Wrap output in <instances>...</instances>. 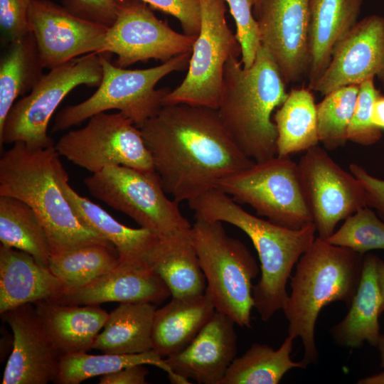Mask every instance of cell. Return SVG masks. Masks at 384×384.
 I'll return each instance as SVG.
<instances>
[{
  "mask_svg": "<svg viewBox=\"0 0 384 384\" xmlns=\"http://www.w3.org/2000/svg\"><path fill=\"white\" fill-rule=\"evenodd\" d=\"M191 237L215 310L250 328L252 280L260 271L255 258L243 242L228 235L222 222L196 218Z\"/></svg>",
  "mask_w": 384,
  "mask_h": 384,
  "instance_id": "8992f818",
  "label": "cell"
},
{
  "mask_svg": "<svg viewBox=\"0 0 384 384\" xmlns=\"http://www.w3.org/2000/svg\"><path fill=\"white\" fill-rule=\"evenodd\" d=\"M139 128L164 191L178 203L255 163L234 143L215 109L166 105Z\"/></svg>",
  "mask_w": 384,
  "mask_h": 384,
  "instance_id": "6da1fadb",
  "label": "cell"
},
{
  "mask_svg": "<svg viewBox=\"0 0 384 384\" xmlns=\"http://www.w3.org/2000/svg\"><path fill=\"white\" fill-rule=\"evenodd\" d=\"M378 258L373 254L364 255L361 279L348 312L330 329L333 341L341 347L360 348L365 342L375 348L378 345L382 304L377 274Z\"/></svg>",
  "mask_w": 384,
  "mask_h": 384,
  "instance_id": "cb8c5ba5",
  "label": "cell"
},
{
  "mask_svg": "<svg viewBox=\"0 0 384 384\" xmlns=\"http://www.w3.org/2000/svg\"><path fill=\"white\" fill-rule=\"evenodd\" d=\"M201 28L193 46L188 73L164 98L163 105L184 103L217 110L225 64L239 57L241 47L228 26L225 0H199Z\"/></svg>",
  "mask_w": 384,
  "mask_h": 384,
  "instance_id": "8fae6325",
  "label": "cell"
},
{
  "mask_svg": "<svg viewBox=\"0 0 384 384\" xmlns=\"http://www.w3.org/2000/svg\"><path fill=\"white\" fill-rule=\"evenodd\" d=\"M236 25L235 36L241 47V63L250 68L261 46L260 30L253 15L254 0H225Z\"/></svg>",
  "mask_w": 384,
  "mask_h": 384,
  "instance_id": "74e56055",
  "label": "cell"
},
{
  "mask_svg": "<svg viewBox=\"0 0 384 384\" xmlns=\"http://www.w3.org/2000/svg\"><path fill=\"white\" fill-rule=\"evenodd\" d=\"M261 46L275 62L285 84L308 75L309 0H260L253 6Z\"/></svg>",
  "mask_w": 384,
  "mask_h": 384,
  "instance_id": "9a60e30c",
  "label": "cell"
},
{
  "mask_svg": "<svg viewBox=\"0 0 384 384\" xmlns=\"http://www.w3.org/2000/svg\"><path fill=\"white\" fill-rule=\"evenodd\" d=\"M377 274L382 299L380 308V313L382 314L384 312V262L380 258H378L377 262Z\"/></svg>",
  "mask_w": 384,
  "mask_h": 384,
  "instance_id": "f6af8a7d",
  "label": "cell"
},
{
  "mask_svg": "<svg viewBox=\"0 0 384 384\" xmlns=\"http://www.w3.org/2000/svg\"><path fill=\"white\" fill-rule=\"evenodd\" d=\"M13 333L12 351L3 384L55 383L61 356L46 334L33 304H26L1 314Z\"/></svg>",
  "mask_w": 384,
  "mask_h": 384,
  "instance_id": "ac0fdd59",
  "label": "cell"
},
{
  "mask_svg": "<svg viewBox=\"0 0 384 384\" xmlns=\"http://www.w3.org/2000/svg\"><path fill=\"white\" fill-rule=\"evenodd\" d=\"M148 370L143 365L127 366L101 375L100 384H145Z\"/></svg>",
  "mask_w": 384,
  "mask_h": 384,
  "instance_id": "7bdbcfd3",
  "label": "cell"
},
{
  "mask_svg": "<svg viewBox=\"0 0 384 384\" xmlns=\"http://www.w3.org/2000/svg\"><path fill=\"white\" fill-rule=\"evenodd\" d=\"M297 166L302 190L319 238L327 239L341 220L367 206L360 181L323 148L316 145L306 151Z\"/></svg>",
  "mask_w": 384,
  "mask_h": 384,
  "instance_id": "4fadbf2b",
  "label": "cell"
},
{
  "mask_svg": "<svg viewBox=\"0 0 384 384\" xmlns=\"http://www.w3.org/2000/svg\"><path fill=\"white\" fill-rule=\"evenodd\" d=\"M78 129L70 130L55 144L60 156L92 174L108 166L154 170L141 130L122 114L100 112Z\"/></svg>",
  "mask_w": 384,
  "mask_h": 384,
  "instance_id": "7c38bea8",
  "label": "cell"
},
{
  "mask_svg": "<svg viewBox=\"0 0 384 384\" xmlns=\"http://www.w3.org/2000/svg\"><path fill=\"white\" fill-rule=\"evenodd\" d=\"M371 119L373 125L380 130H384V95L380 93L374 101Z\"/></svg>",
  "mask_w": 384,
  "mask_h": 384,
  "instance_id": "ee69618b",
  "label": "cell"
},
{
  "mask_svg": "<svg viewBox=\"0 0 384 384\" xmlns=\"http://www.w3.org/2000/svg\"><path fill=\"white\" fill-rule=\"evenodd\" d=\"M259 1L260 0H254V6L256 5Z\"/></svg>",
  "mask_w": 384,
  "mask_h": 384,
  "instance_id": "c3c4849f",
  "label": "cell"
},
{
  "mask_svg": "<svg viewBox=\"0 0 384 384\" xmlns=\"http://www.w3.org/2000/svg\"><path fill=\"white\" fill-rule=\"evenodd\" d=\"M196 37L174 31L140 0L119 1L117 16L108 28L102 53L117 55L115 65L125 68L150 59L163 63L192 52Z\"/></svg>",
  "mask_w": 384,
  "mask_h": 384,
  "instance_id": "5bb4252c",
  "label": "cell"
},
{
  "mask_svg": "<svg viewBox=\"0 0 384 384\" xmlns=\"http://www.w3.org/2000/svg\"><path fill=\"white\" fill-rule=\"evenodd\" d=\"M376 348L380 356V366L384 368V334L380 335Z\"/></svg>",
  "mask_w": 384,
  "mask_h": 384,
  "instance_id": "7dc6e473",
  "label": "cell"
},
{
  "mask_svg": "<svg viewBox=\"0 0 384 384\" xmlns=\"http://www.w3.org/2000/svg\"><path fill=\"white\" fill-rule=\"evenodd\" d=\"M102 78L97 90L87 100L70 105L55 116L52 132H60L78 125L92 116L117 110L131 119L137 127L155 115L170 91L155 89L168 74L188 67L191 52L176 55L161 65L147 69L127 70L112 64L100 54Z\"/></svg>",
  "mask_w": 384,
  "mask_h": 384,
  "instance_id": "52a82bcc",
  "label": "cell"
},
{
  "mask_svg": "<svg viewBox=\"0 0 384 384\" xmlns=\"http://www.w3.org/2000/svg\"><path fill=\"white\" fill-rule=\"evenodd\" d=\"M277 156H289L316 146V105L311 90L293 89L274 114Z\"/></svg>",
  "mask_w": 384,
  "mask_h": 384,
  "instance_id": "f1b7e54d",
  "label": "cell"
},
{
  "mask_svg": "<svg viewBox=\"0 0 384 384\" xmlns=\"http://www.w3.org/2000/svg\"><path fill=\"white\" fill-rule=\"evenodd\" d=\"M235 321L215 310L193 341L180 352L165 358L172 372L185 384H220L236 357Z\"/></svg>",
  "mask_w": 384,
  "mask_h": 384,
  "instance_id": "d6986e66",
  "label": "cell"
},
{
  "mask_svg": "<svg viewBox=\"0 0 384 384\" xmlns=\"http://www.w3.org/2000/svg\"><path fill=\"white\" fill-rule=\"evenodd\" d=\"M33 305L46 334L61 356L93 348L109 317L100 305L65 304L48 299Z\"/></svg>",
  "mask_w": 384,
  "mask_h": 384,
  "instance_id": "7402d4cb",
  "label": "cell"
},
{
  "mask_svg": "<svg viewBox=\"0 0 384 384\" xmlns=\"http://www.w3.org/2000/svg\"><path fill=\"white\" fill-rule=\"evenodd\" d=\"M156 306L120 303L112 312L93 348L105 353L130 354L153 349L152 326Z\"/></svg>",
  "mask_w": 384,
  "mask_h": 384,
  "instance_id": "83f0119b",
  "label": "cell"
},
{
  "mask_svg": "<svg viewBox=\"0 0 384 384\" xmlns=\"http://www.w3.org/2000/svg\"><path fill=\"white\" fill-rule=\"evenodd\" d=\"M122 1L124 0H117ZM150 7L169 14L178 19L183 33L195 36L201 28V6L199 0H140Z\"/></svg>",
  "mask_w": 384,
  "mask_h": 384,
  "instance_id": "ab89813d",
  "label": "cell"
},
{
  "mask_svg": "<svg viewBox=\"0 0 384 384\" xmlns=\"http://www.w3.org/2000/svg\"><path fill=\"white\" fill-rule=\"evenodd\" d=\"M170 296L164 282L149 266L120 262L85 285L64 289L48 300L74 305H100L107 302H149L159 305Z\"/></svg>",
  "mask_w": 384,
  "mask_h": 384,
  "instance_id": "ffe728a7",
  "label": "cell"
},
{
  "mask_svg": "<svg viewBox=\"0 0 384 384\" xmlns=\"http://www.w3.org/2000/svg\"><path fill=\"white\" fill-rule=\"evenodd\" d=\"M287 95L279 70L262 46L247 69L238 57L227 60L217 112L236 146L255 162L277 155L272 114Z\"/></svg>",
  "mask_w": 384,
  "mask_h": 384,
  "instance_id": "3957f363",
  "label": "cell"
},
{
  "mask_svg": "<svg viewBox=\"0 0 384 384\" xmlns=\"http://www.w3.org/2000/svg\"><path fill=\"white\" fill-rule=\"evenodd\" d=\"M102 78L100 55L97 53L50 69L29 94L12 106L0 129V145L18 142L34 148L54 145L48 127L57 107L73 90L82 85L98 87Z\"/></svg>",
  "mask_w": 384,
  "mask_h": 384,
  "instance_id": "9c48e42d",
  "label": "cell"
},
{
  "mask_svg": "<svg viewBox=\"0 0 384 384\" xmlns=\"http://www.w3.org/2000/svg\"><path fill=\"white\" fill-rule=\"evenodd\" d=\"M43 68L32 33L9 43L0 60V129L16 99L40 80Z\"/></svg>",
  "mask_w": 384,
  "mask_h": 384,
  "instance_id": "f546056e",
  "label": "cell"
},
{
  "mask_svg": "<svg viewBox=\"0 0 384 384\" xmlns=\"http://www.w3.org/2000/svg\"><path fill=\"white\" fill-rule=\"evenodd\" d=\"M195 218L225 222L242 230L251 240L260 262V278L253 285L254 307L263 321L284 307L287 284L293 267L311 247L316 233L314 223L292 229L262 219L244 210L218 188L189 201Z\"/></svg>",
  "mask_w": 384,
  "mask_h": 384,
  "instance_id": "7a4b0ae2",
  "label": "cell"
},
{
  "mask_svg": "<svg viewBox=\"0 0 384 384\" xmlns=\"http://www.w3.org/2000/svg\"><path fill=\"white\" fill-rule=\"evenodd\" d=\"M147 265L164 282L171 297H193L206 292V279L193 242L191 228L159 238L148 257Z\"/></svg>",
  "mask_w": 384,
  "mask_h": 384,
  "instance_id": "4316f807",
  "label": "cell"
},
{
  "mask_svg": "<svg viewBox=\"0 0 384 384\" xmlns=\"http://www.w3.org/2000/svg\"><path fill=\"white\" fill-rule=\"evenodd\" d=\"M294 339L287 336L277 350L252 343L242 356L235 357L220 384H277L289 370L306 368L302 361L291 359Z\"/></svg>",
  "mask_w": 384,
  "mask_h": 384,
  "instance_id": "4dcf8cb0",
  "label": "cell"
},
{
  "mask_svg": "<svg viewBox=\"0 0 384 384\" xmlns=\"http://www.w3.org/2000/svg\"><path fill=\"white\" fill-rule=\"evenodd\" d=\"M66 9L85 19L110 27L119 10L117 0H65Z\"/></svg>",
  "mask_w": 384,
  "mask_h": 384,
  "instance_id": "60d3db41",
  "label": "cell"
},
{
  "mask_svg": "<svg viewBox=\"0 0 384 384\" xmlns=\"http://www.w3.org/2000/svg\"><path fill=\"white\" fill-rule=\"evenodd\" d=\"M377 78L384 88V17L358 21L336 44L321 77L309 87L326 95L341 87Z\"/></svg>",
  "mask_w": 384,
  "mask_h": 384,
  "instance_id": "e0dca14e",
  "label": "cell"
},
{
  "mask_svg": "<svg viewBox=\"0 0 384 384\" xmlns=\"http://www.w3.org/2000/svg\"><path fill=\"white\" fill-rule=\"evenodd\" d=\"M326 240L361 255L373 250H384V222L370 207L365 206L346 218Z\"/></svg>",
  "mask_w": 384,
  "mask_h": 384,
  "instance_id": "d590c367",
  "label": "cell"
},
{
  "mask_svg": "<svg viewBox=\"0 0 384 384\" xmlns=\"http://www.w3.org/2000/svg\"><path fill=\"white\" fill-rule=\"evenodd\" d=\"M119 263L113 245L94 244L52 255L48 267L62 281L64 289H69L85 285Z\"/></svg>",
  "mask_w": 384,
  "mask_h": 384,
  "instance_id": "836d02e7",
  "label": "cell"
},
{
  "mask_svg": "<svg viewBox=\"0 0 384 384\" xmlns=\"http://www.w3.org/2000/svg\"><path fill=\"white\" fill-rule=\"evenodd\" d=\"M358 384H384V370L370 376L363 378L357 381Z\"/></svg>",
  "mask_w": 384,
  "mask_h": 384,
  "instance_id": "bcb514c9",
  "label": "cell"
},
{
  "mask_svg": "<svg viewBox=\"0 0 384 384\" xmlns=\"http://www.w3.org/2000/svg\"><path fill=\"white\" fill-rule=\"evenodd\" d=\"M29 23L41 63L51 69L89 53L102 54L107 26L49 0H31Z\"/></svg>",
  "mask_w": 384,
  "mask_h": 384,
  "instance_id": "2e32d148",
  "label": "cell"
},
{
  "mask_svg": "<svg viewBox=\"0 0 384 384\" xmlns=\"http://www.w3.org/2000/svg\"><path fill=\"white\" fill-rule=\"evenodd\" d=\"M1 245L24 251L48 267L51 249L46 230L33 208L24 201L0 196Z\"/></svg>",
  "mask_w": 384,
  "mask_h": 384,
  "instance_id": "1f68e13d",
  "label": "cell"
},
{
  "mask_svg": "<svg viewBox=\"0 0 384 384\" xmlns=\"http://www.w3.org/2000/svg\"><path fill=\"white\" fill-rule=\"evenodd\" d=\"M60 156L55 144L34 148L14 143L0 158V196L33 208L47 233L51 255L89 245H113L75 215L56 178Z\"/></svg>",
  "mask_w": 384,
  "mask_h": 384,
  "instance_id": "277c9868",
  "label": "cell"
},
{
  "mask_svg": "<svg viewBox=\"0 0 384 384\" xmlns=\"http://www.w3.org/2000/svg\"><path fill=\"white\" fill-rule=\"evenodd\" d=\"M217 188L279 225L299 229L313 223L302 190L297 163L289 156L276 155L255 162L223 178Z\"/></svg>",
  "mask_w": 384,
  "mask_h": 384,
  "instance_id": "30bf717a",
  "label": "cell"
},
{
  "mask_svg": "<svg viewBox=\"0 0 384 384\" xmlns=\"http://www.w3.org/2000/svg\"><path fill=\"white\" fill-rule=\"evenodd\" d=\"M84 183L93 197L130 217L159 238L192 227L178 203L168 197L155 171L108 166L85 178Z\"/></svg>",
  "mask_w": 384,
  "mask_h": 384,
  "instance_id": "ba28073f",
  "label": "cell"
},
{
  "mask_svg": "<svg viewBox=\"0 0 384 384\" xmlns=\"http://www.w3.org/2000/svg\"><path fill=\"white\" fill-rule=\"evenodd\" d=\"M65 289L49 268L29 253L0 245V314L50 299Z\"/></svg>",
  "mask_w": 384,
  "mask_h": 384,
  "instance_id": "603a6c76",
  "label": "cell"
},
{
  "mask_svg": "<svg viewBox=\"0 0 384 384\" xmlns=\"http://www.w3.org/2000/svg\"><path fill=\"white\" fill-rule=\"evenodd\" d=\"M31 0H0V26L9 43L31 33L29 23Z\"/></svg>",
  "mask_w": 384,
  "mask_h": 384,
  "instance_id": "f35d334b",
  "label": "cell"
},
{
  "mask_svg": "<svg viewBox=\"0 0 384 384\" xmlns=\"http://www.w3.org/2000/svg\"><path fill=\"white\" fill-rule=\"evenodd\" d=\"M374 79L368 78L359 85L356 104L348 127V141L363 146L372 145L382 137V131L373 125L371 119L373 105L380 94Z\"/></svg>",
  "mask_w": 384,
  "mask_h": 384,
  "instance_id": "8d00e7d4",
  "label": "cell"
},
{
  "mask_svg": "<svg viewBox=\"0 0 384 384\" xmlns=\"http://www.w3.org/2000/svg\"><path fill=\"white\" fill-rule=\"evenodd\" d=\"M56 178L80 221L114 245L120 262L147 265L148 257L159 239L156 235L142 228H132L120 223L100 206L78 194L69 184L62 163L57 169Z\"/></svg>",
  "mask_w": 384,
  "mask_h": 384,
  "instance_id": "44dd1931",
  "label": "cell"
},
{
  "mask_svg": "<svg viewBox=\"0 0 384 384\" xmlns=\"http://www.w3.org/2000/svg\"><path fill=\"white\" fill-rule=\"evenodd\" d=\"M363 0H309L310 87L327 68L336 44L358 21Z\"/></svg>",
  "mask_w": 384,
  "mask_h": 384,
  "instance_id": "484cf974",
  "label": "cell"
},
{
  "mask_svg": "<svg viewBox=\"0 0 384 384\" xmlns=\"http://www.w3.org/2000/svg\"><path fill=\"white\" fill-rule=\"evenodd\" d=\"M152 365L167 373L171 383L184 384L171 370L163 358L154 349L142 353L117 354L102 353L91 355L87 353L61 356L55 383L79 384L86 379L106 375L127 366Z\"/></svg>",
  "mask_w": 384,
  "mask_h": 384,
  "instance_id": "d6a6232c",
  "label": "cell"
},
{
  "mask_svg": "<svg viewBox=\"0 0 384 384\" xmlns=\"http://www.w3.org/2000/svg\"><path fill=\"white\" fill-rule=\"evenodd\" d=\"M363 259L364 255L317 237L297 262L290 277L291 293L282 310L288 336L302 341L301 361L306 366L319 361L315 326L321 310L335 302L350 307L361 279Z\"/></svg>",
  "mask_w": 384,
  "mask_h": 384,
  "instance_id": "5b68a950",
  "label": "cell"
},
{
  "mask_svg": "<svg viewBox=\"0 0 384 384\" xmlns=\"http://www.w3.org/2000/svg\"><path fill=\"white\" fill-rule=\"evenodd\" d=\"M349 169L364 189L367 206L375 208L384 220V180L372 176L357 164H351Z\"/></svg>",
  "mask_w": 384,
  "mask_h": 384,
  "instance_id": "b9f144b4",
  "label": "cell"
},
{
  "mask_svg": "<svg viewBox=\"0 0 384 384\" xmlns=\"http://www.w3.org/2000/svg\"><path fill=\"white\" fill-rule=\"evenodd\" d=\"M359 85L335 89L316 105L319 142L327 149L343 146L358 97Z\"/></svg>",
  "mask_w": 384,
  "mask_h": 384,
  "instance_id": "e575fe53",
  "label": "cell"
},
{
  "mask_svg": "<svg viewBox=\"0 0 384 384\" xmlns=\"http://www.w3.org/2000/svg\"><path fill=\"white\" fill-rule=\"evenodd\" d=\"M215 311L210 295L176 298L156 309L152 326L153 349L163 358L186 348Z\"/></svg>",
  "mask_w": 384,
  "mask_h": 384,
  "instance_id": "d4e9b609",
  "label": "cell"
}]
</instances>
